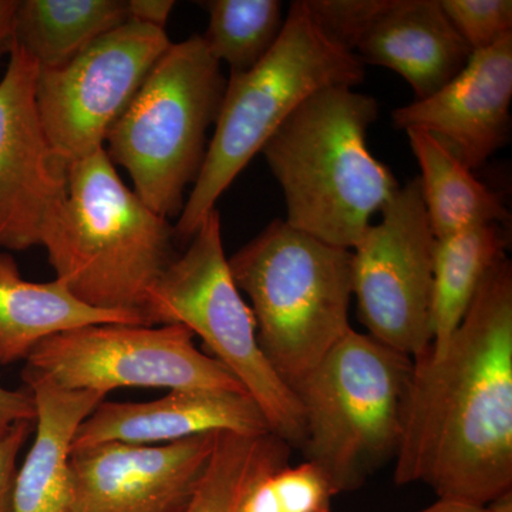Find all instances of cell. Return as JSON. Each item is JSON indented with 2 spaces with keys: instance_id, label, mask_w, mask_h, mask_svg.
Segmentation results:
<instances>
[{
  "instance_id": "1",
  "label": "cell",
  "mask_w": 512,
  "mask_h": 512,
  "mask_svg": "<svg viewBox=\"0 0 512 512\" xmlns=\"http://www.w3.org/2000/svg\"><path fill=\"white\" fill-rule=\"evenodd\" d=\"M430 349L413 359L394 483L487 507L512 491L510 259L487 276L446 348Z\"/></svg>"
},
{
  "instance_id": "2",
  "label": "cell",
  "mask_w": 512,
  "mask_h": 512,
  "mask_svg": "<svg viewBox=\"0 0 512 512\" xmlns=\"http://www.w3.org/2000/svg\"><path fill=\"white\" fill-rule=\"evenodd\" d=\"M379 104L352 87H325L296 107L261 153L284 191L286 222L333 245L355 248L373 215L400 187L367 147Z\"/></svg>"
},
{
  "instance_id": "3",
  "label": "cell",
  "mask_w": 512,
  "mask_h": 512,
  "mask_svg": "<svg viewBox=\"0 0 512 512\" xmlns=\"http://www.w3.org/2000/svg\"><path fill=\"white\" fill-rule=\"evenodd\" d=\"M174 242L170 221L123 183L101 148L69 164L66 197L40 247L80 301L144 320L151 289L177 258Z\"/></svg>"
},
{
  "instance_id": "4",
  "label": "cell",
  "mask_w": 512,
  "mask_h": 512,
  "mask_svg": "<svg viewBox=\"0 0 512 512\" xmlns=\"http://www.w3.org/2000/svg\"><path fill=\"white\" fill-rule=\"evenodd\" d=\"M363 79L365 63L359 56L319 29L305 0L293 2L271 52L249 72L229 77L201 173L174 227L175 239L191 241L221 195L299 104L325 87L353 89Z\"/></svg>"
},
{
  "instance_id": "5",
  "label": "cell",
  "mask_w": 512,
  "mask_h": 512,
  "mask_svg": "<svg viewBox=\"0 0 512 512\" xmlns=\"http://www.w3.org/2000/svg\"><path fill=\"white\" fill-rule=\"evenodd\" d=\"M262 352L289 387L349 332L352 251L271 222L228 258Z\"/></svg>"
},
{
  "instance_id": "6",
  "label": "cell",
  "mask_w": 512,
  "mask_h": 512,
  "mask_svg": "<svg viewBox=\"0 0 512 512\" xmlns=\"http://www.w3.org/2000/svg\"><path fill=\"white\" fill-rule=\"evenodd\" d=\"M413 359L350 329L291 389L305 420L299 450L333 493L359 490L402 441Z\"/></svg>"
},
{
  "instance_id": "7",
  "label": "cell",
  "mask_w": 512,
  "mask_h": 512,
  "mask_svg": "<svg viewBox=\"0 0 512 512\" xmlns=\"http://www.w3.org/2000/svg\"><path fill=\"white\" fill-rule=\"evenodd\" d=\"M227 80L202 36L171 43L107 136L111 163L130 174L134 192L164 218L184 208L185 188L207 156Z\"/></svg>"
},
{
  "instance_id": "8",
  "label": "cell",
  "mask_w": 512,
  "mask_h": 512,
  "mask_svg": "<svg viewBox=\"0 0 512 512\" xmlns=\"http://www.w3.org/2000/svg\"><path fill=\"white\" fill-rule=\"evenodd\" d=\"M143 316L147 325L178 323L190 329L237 377L264 413L271 433L292 448L302 446L301 404L259 346L254 313L229 269L217 208L208 212L184 254L151 289Z\"/></svg>"
},
{
  "instance_id": "9",
  "label": "cell",
  "mask_w": 512,
  "mask_h": 512,
  "mask_svg": "<svg viewBox=\"0 0 512 512\" xmlns=\"http://www.w3.org/2000/svg\"><path fill=\"white\" fill-rule=\"evenodd\" d=\"M194 338L178 323L90 325L43 340L26 366L64 389L104 396L123 387L247 393L227 367L197 349Z\"/></svg>"
},
{
  "instance_id": "10",
  "label": "cell",
  "mask_w": 512,
  "mask_h": 512,
  "mask_svg": "<svg viewBox=\"0 0 512 512\" xmlns=\"http://www.w3.org/2000/svg\"><path fill=\"white\" fill-rule=\"evenodd\" d=\"M380 212L352 249V293L367 335L416 359L433 345L436 247L420 178L400 185Z\"/></svg>"
},
{
  "instance_id": "11",
  "label": "cell",
  "mask_w": 512,
  "mask_h": 512,
  "mask_svg": "<svg viewBox=\"0 0 512 512\" xmlns=\"http://www.w3.org/2000/svg\"><path fill=\"white\" fill-rule=\"evenodd\" d=\"M171 43L165 29L127 20L59 69L39 70L37 109L50 143L67 164L104 148L111 128Z\"/></svg>"
},
{
  "instance_id": "12",
  "label": "cell",
  "mask_w": 512,
  "mask_h": 512,
  "mask_svg": "<svg viewBox=\"0 0 512 512\" xmlns=\"http://www.w3.org/2000/svg\"><path fill=\"white\" fill-rule=\"evenodd\" d=\"M37 76L35 60L12 45L0 80V248L10 251L40 247L69 180L40 119Z\"/></svg>"
},
{
  "instance_id": "13",
  "label": "cell",
  "mask_w": 512,
  "mask_h": 512,
  "mask_svg": "<svg viewBox=\"0 0 512 512\" xmlns=\"http://www.w3.org/2000/svg\"><path fill=\"white\" fill-rule=\"evenodd\" d=\"M218 434L168 444L109 441L73 450L72 512H175L210 463Z\"/></svg>"
},
{
  "instance_id": "14",
  "label": "cell",
  "mask_w": 512,
  "mask_h": 512,
  "mask_svg": "<svg viewBox=\"0 0 512 512\" xmlns=\"http://www.w3.org/2000/svg\"><path fill=\"white\" fill-rule=\"evenodd\" d=\"M512 36L471 53L440 92L392 113L397 130H423L470 170L508 144L511 131Z\"/></svg>"
},
{
  "instance_id": "15",
  "label": "cell",
  "mask_w": 512,
  "mask_h": 512,
  "mask_svg": "<svg viewBox=\"0 0 512 512\" xmlns=\"http://www.w3.org/2000/svg\"><path fill=\"white\" fill-rule=\"evenodd\" d=\"M271 433L264 413L247 393L170 390L146 403L101 402L80 424L72 451L109 441L168 444L207 433Z\"/></svg>"
},
{
  "instance_id": "16",
  "label": "cell",
  "mask_w": 512,
  "mask_h": 512,
  "mask_svg": "<svg viewBox=\"0 0 512 512\" xmlns=\"http://www.w3.org/2000/svg\"><path fill=\"white\" fill-rule=\"evenodd\" d=\"M355 53L410 84L414 101L440 92L466 66L471 49L447 18L440 0H392L367 30Z\"/></svg>"
},
{
  "instance_id": "17",
  "label": "cell",
  "mask_w": 512,
  "mask_h": 512,
  "mask_svg": "<svg viewBox=\"0 0 512 512\" xmlns=\"http://www.w3.org/2000/svg\"><path fill=\"white\" fill-rule=\"evenodd\" d=\"M22 377L35 400L36 437L16 474L12 512H72L73 439L106 396L64 389L29 366Z\"/></svg>"
},
{
  "instance_id": "18",
  "label": "cell",
  "mask_w": 512,
  "mask_h": 512,
  "mask_svg": "<svg viewBox=\"0 0 512 512\" xmlns=\"http://www.w3.org/2000/svg\"><path fill=\"white\" fill-rule=\"evenodd\" d=\"M103 323L146 325L140 316L87 305L59 279L26 281L12 255L0 252V365L28 359L43 340Z\"/></svg>"
},
{
  "instance_id": "19",
  "label": "cell",
  "mask_w": 512,
  "mask_h": 512,
  "mask_svg": "<svg viewBox=\"0 0 512 512\" xmlns=\"http://www.w3.org/2000/svg\"><path fill=\"white\" fill-rule=\"evenodd\" d=\"M406 134L420 165L421 195L436 239L476 225L510 221L497 192L481 183L441 141L416 128Z\"/></svg>"
},
{
  "instance_id": "20",
  "label": "cell",
  "mask_w": 512,
  "mask_h": 512,
  "mask_svg": "<svg viewBox=\"0 0 512 512\" xmlns=\"http://www.w3.org/2000/svg\"><path fill=\"white\" fill-rule=\"evenodd\" d=\"M507 232L500 224L476 225L436 239L431 298V353L446 348L481 285L507 258Z\"/></svg>"
},
{
  "instance_id": "21",
  "label": "cell",
  "mask_w": 512,
  "mask_h": 512,
  "mask_svg": "<svg viewBox=\"0 0 512 512\" xmlns=\"http://www.w3.org/2000/svg\"><path fill=\"white\" fill-rule=\"evenodd\" d=\"M128 20L123 0H18L13 45L55 70Z\"/></svg>"
},
{
  "instance_id": "22",
  "label": "cell",
  "mask_w": 512,
  "mask_h": 512,
  "mask_svg": "<svg viewBox=\"0 0 512 512\" xmlns=\"http://www.w3.org/2000/svg\"><path fill=\"white\" fill-rule=\"evenodd\" d=\"M292 447L272 433L221 431L204 474L175 512H238L261 478L288 466Z\"/></svg>"
},
{
  "instance_id": "23",
  "label": "cell",
  "mask_w": 512,
  "mask_h": 512,
  "mask_svg": "<svg viewBox=\"0 0 512 512\" xmlns=\"http://www.w3.org/2000/svg\"><path fill=\"white\" fill-rule=\"evenodd\" d=\"M205 45L218 63H227L231 76L254 69L275 46L284 28L278 0H208Z\"/></svg>"
},
{
  "instance_id": "24",
  "label": "cell",
  "mask_w": 512,
  "mask_h": 512,
  "mask_svg": "<svg viewBox=\"0 0 512 512\" xmlns=\"http://www.w3.org/2000/svg\"><path fill=\"white\" fill-rule=\"evenodd\" d=\"M447 18L471 52L512 36L511 0H440Z\"/></svg>"
},
{
  "instance_id": "25",
  "label": "cell",
  "mask_w": 512,
  "mask_h": 512,
  "mask_svg": "<svg viewBox=\"0 0 512 512\" xmlns=\"http://www.w3.org/2000/svg\"><path fill=\"white\" fill-rule=\"evenodd\" d=\"M313 22L333 42L355 53L392 0H305ZM356 55V53H355Z\"/></svg>"
},
{
  "instance_id": "26",
  "label": "cell",
  "mask_w": 512,
  "mask_h": 512,
  "mask_svg": "<svg viewBox=\"0 0 512 512\" xmlns=\"http://www.w3.org/2000/svg\"><path fill=\"white\" fill-rule=\"evenodd\" d=\"M269 484L279 512H330L335 493L322 471L308 461L279 468Z\"/></svg>"
},
{
  "instance_id": "27",
  "label": "cell",
  "mask_w": 512,
  "mask_h": 512,
  "mask_svg": "<svg viewBox=\"0 0 512 512\" xmlns=\"http://www.w3.org/2000/svg\"><path fill=\"white\" fill-rule=\"evenodd\" d=\"M33 423L25 421L0 439V512H12L13 488L18 474L20 451L29 440Z\"/></svg>"
},
{
  "instance_id": "28",
  "label": "cell",
  "mask_w": 512,
  "mask_h": 512,
  "mask_svg": "<svg viewBox=\"0 0 512 512\" xmlns=\"http://www.w3.org/2000/svg\"><path fill=\"white\" fill-rule=\"evenodd\" d=\"M36 406L29 390H12L0 384V439L19 423H35Z\"/></svg>"
},
{
  "instance_id": "29",
  "label": "cell",
  "mask_w": 512,
  "mask_h": 512,
  "mask_svg": "<svg viewBox=\"0 0 512 512\" xmlns=\"http://www.w3.org/2000/svg\"><path fill=\"white\" fill-rule=\"evenodd\" d=\"M174 8L173 0H128L127 16L131 22L164 29Z\"/></svg>"
},
{
  "instance_id": "30",
  "label": "cell",
  "mask_w": 512,
  "mask_h": 512,
  "mask_svg": "<svg viewBox=\"0 0 512 512\" xmlns=\"http://www.w3.org/2000/svg\"><path fill=\"white\" fill-rule=\"evenodd\" d=\"M16 6L18 0H0V57L12 49Z\"/></svg>"
},
{
  "instance_id": "31",
  "label": "cell",
  "mask_w": 512,
  "mask_h": 512,
  "mask_svg": "<svg viewBox=\"0 0 512 512\" xmlns=\"http://www.w3.org/2000/svg\"><path fill=\"white\" fill-rule=\"evenodd\" d=\"M419 512H487V508L478 505L460 503V501L437 500V503Z\"/></svg>"
},
{
  "instance_id": "32",
  "label": "cell",
  "mask_w": 512,
  "mask_h": 512,
  "mask_svg": "<svg viewBox=\"0 0 512 512\" xmlns=\"http://www.w3.org/2000/svg\"><path fill=\"white\" fill-rule=\"evenodd\" d=\"M485 508H487V512H512V491L501 495L500 498H497Z\"/></svg>"
}]
</instances>
